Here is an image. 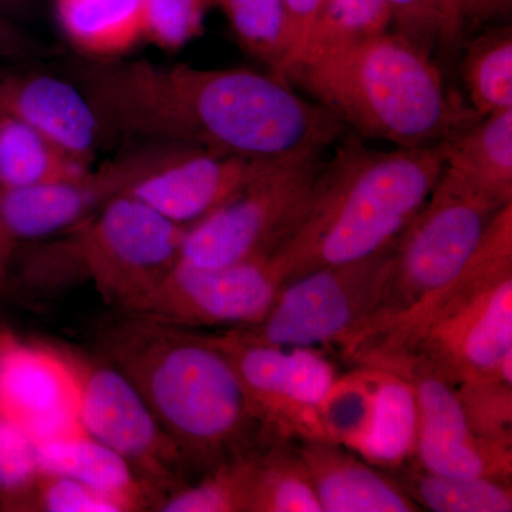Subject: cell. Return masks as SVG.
Instances as JSON below:
<instances>
[{
	"label": "cell",
	"mask_w": 512,
	"mask_h": 512,
	"mask_svg": "<svg viewBox=\"0 0 512 512\" xmlns=\"http://www.w3.org/2000/svg\"><path fill=\"white\" fill-rule=\"evenodd\" d=\"M62 74L89 101L104 138L281 160L311 150L322 128L319 107L274 73L77 56Z\"/></svg>",
	"instance_id": "cell-1"
},
{
	"label": "cell",
	"mask_w": 512,
	"mask_h": 512,
	"mask_svg": "<svg viewBox=\"0 0 512 512\" xmlns=\"http://www.w3.org/2000/svg\"><path fill=\"white\" fill-rule=\"evenodd\" d=\"M100 346L103 360L136 386L195 474L288 436L256 406L205 333L127 313L103 329Z\"/></svg>",
	"instance_id": "cell-2"
},
{
	"label": "cell",
	"mask_w": 512,
	"mask_h": 512,
	"mask_svg": "<svg viewBox=\"0 0 512 512\" xmlns=\"http://www.w3.org/2000/svg\"><path fill=\"white\" fill-rule=\"evenodd\" d=\"M340 140L335 156L320 170L298 227L269 258L282 285L392 247L443 173L441 143L380 151L356 134Z\"/></svg>",
	"instance_id": "cell-3"
},
{
	"label": "cell",
	"mask_w": 512,
	"mask_h": 512,
	"mask_svg": "<svg viewBox=\"0 0 512 512\" xmlns=\"http://www.w3.org/2000/svg\"><path fill=\"white\" fill-rule=\"evenodd\" d=\"M282 79L311 94L359 137L434 146L480 116L450 92L433 57L396 32L309 50Z\"/></svg>",
	"instance_id": "cell-4"
},
{
	"label": "cell",
	"mask_w": 512,
	"mask_h": 512,
	"mask_svg": "<svg viewBox=\"0 0 512 512\" xmlns=\"http://www.w3.org/2000/svg\"><path fill=\"white\" fill-rule=\"evenodd\" d=\"M349 359L366 369L413 360L454 387L485 376L512 380V202L454 281Z\"/></svg>",
	"instance_id": "cell-5"
},
{
	"label": "cell",
	"mask_w": 512,
	"mask_h": 512,
	"mask_svg": "<svg viewBox=\"0 0 512 512\" xmlns=\"http://www.w3.org/2000/svg\"><path fill=\"white\" fill-rule=\"evenodd\" d=\"M501 208L443 168L429 200L394 242L369 315L343 355L380 338L454 281Z\"/></svg>",
	"instance_id": "cell-6"
},
{
	"label": "cell",
	"mask_w": 512,
	"mask_h": 512,
	"mask_svg": "<svg viewBox=\"0 0 512 512\" xmlns=\"http://www.w3.org/2000/svg\"><path fill=\"white\" fill-rule=\"evenodd\" d=\"M322 153L271 161L238 194L188 228L181 264L220 268L269 259L308 210Z\"/></svg>",
	"instance_id": "cell-7"
},
{
	"label": "cell",
	"mask_w": 512,
	"mask_h": 512,
	"mask_svg": "<svg viewBox=\"0 0 512 512\" xmlns=\"http://www.w3.org/2000/svg\"><path fill=\"white\" fill-rule=\"evenodd\" d=\"M70 231L104 301L134 315L180 265L188 228L119 195Z\"/></svg>",
	"instance_id": "cell-8"
},
{
	"label": "cell",
	"mask_w": 512,
	"mask_h": 512,
	"mask_svg": "<svg viewBox=\"0 0 512 512\" xmlns=\"http://www.w3.org/2000/svg\"><path fill=\"white\" fill-rule=\"evenodd\" d=\"M393 245L362 261L326 266L285 282L261 319L227 330L265 345L342 349L369 315Z\"/></svg>",
	"instance_id": "cell-9"
},
{
	"label": "cell",
	"mask_w": 512,
	"mask_h": 512,
	"mask_svg": "<svg viewBox=\"0 0 512 512\" xmlns=\"http://www.w3.org/2000/svg\"><path fill=\"white\" fill-rule=\"evenodd\" d=\"M70 360L79 377L84 433L120 454L161 500L190 483L195 473L183 451L130 379L106 360Z\"/></svg>",
	"instance_id": "cell-10"
},
{
	"label": "cell",
	"mask_w": 512,
	"mask_h": 512,
	"mask_svg": "<svg viewBox=\"0 0 512 512\" xmlns=\"http://www.w3.org/2000/svg\"><path fill=\"white\" fill-rule=\"evenodd\" d=\"M205 335L276 426L295 436H322V410L339 384L338 370L325 352L265 345L229 330Z\"/></svg>",
	"instance_id": "cell-11"
},
{
	"label": "cell",
	"mask_w": 512,
	"mask_h": 512,
	"mask_svg": "<svg viewBox=\"0 0 512 512\" xmlns=\"http://www.w3.org/2000/svg\"><path fill=\"white\" fill-rule=\"evenodd\" d=\"M281 285L269 259L220 268L180 262L134 315L183 329L241 328L264 316Z\"/></svg>",
	"instance_id": "cell-12"
},
{
	"label": "cell",
	"mask_w": 512,
	"mask_h": 512,
	"mask_svg": "<svg viewBox=\"0 0 512 512\" xmlns=\"http://www.w3.org/2000/svg\"><path fill=\"white\" fill-rule=\"evenodd\" d=\"M370 370L400 377L416 404L413 460L431 473L512 481V447L481 439L468 426L456 387L413 360H389Z\"/></svg>",
	"instance_id": "cell-13"
},
{
	"label": "cell",
	"mask_w": 512,
	"mask_h": 512,
	"mask_svg": "<svg viewBox=\"0 0 512 512\" xmlns=\"http://www.w3.org/2000/svg\"><path fill=\"white\" fill-rule=\"evenodd\" d=\"M271 161L151 143L146 167L124 195L191 228L231 200Z\"/></svg>",
	"instance_id": "cell-14"
},
{
	"label": "cell",
	"mask_w": 512,
	"mask_h": 512,
	"mask_svg": "<svg viewBox=\"0 0 512 512\" xmlns=\"http://www.w3.org/2000/svg\"><path fill=\"white\" fill-rule=\"evenodd\" d=\"M79 377L70 357L42 346L0 338V414L35 440L84 433Z\"/></svg>",
	"instance_id": "cell-15"
},
{
	"label": "cell",
	"mask_w": 512,
	"mask_h": 512,
	"mask_svg": "<svg viewBox=\"0 0 512 512\" xmlns=\"http://www.w3.org/2000/svg\"><path fill=\"white\" fill-rule=\"evenodd\" d=\"M141 163L143 154L137 147L93 167L79 180L0 188V229L15 244L70 231L113 198L126 194Z\"/></svg>",
	"instance_id": "cell-16"
},
{
	"label": "cell",
	"mask_w": 512,
	"mask_h": 512,
	"mask_svg": "<svg viewBox=\"0 0 512 512\" xmlns=\"http://www.w3.org/2000/svg\"><path fill=\"white\" fill-rule=\"evenodd\" d=\"M0 117L28 124L87 164L104 138L79 87L35 67L0 66Z\"/></svg>",
	"instance_id": "cell-17"
},
{
	"label": "cell",
	"mask_w": 512,
	"mask_h": 512,
	"mask_svg": "<svg viewBox=\"0 0 512 512\" xmlns=\"http://www.w3.org/2000/svg\"><path fill=\"white\" fill-rule=\"evenodd\" d=\"M322 512H420L389 473L339 441L293 436Z\"/></svg>",
	"instance_id": "cell-18"
},
{
	"label": "cell",
	"mask_w": 512,
	"mask_h": 512,
	"mask_svg": "<svg viewBox=\"0 0 512 512\" xmlns=\"http://www.w3.org/2000/svg\"><path fill=\"white\" fill-rule=\"evenodd\" d=\"M39 473L79 481L106 495L124 511L157 510L161 498L120 454L87 434L57 437L36 443Z\"/></svg>",
	"instance_id": "cell-19"
},
{
	"label": "cell",
	"mask_w": 512,
	"mask_h": 512,
	"mask_svg": "<svg viewBox=\"0 0 512 512\" xmlns=\"http://www.w3.org/2000/svg\"><path fill=\"white\" fill-rule=\"evenodd\" d=\"M441 146L444 168L497 207L512 202V109L480 117Z\"/></svg>",
	"instance_id": "cell-20"
},
{
	"label": "cell",
	"mask_w": 512,
	"mask_h": 512,
	"mask_svg": "<svg viewBox=\"0 0 512 512\" xmlns=\"http://www.w3.org/2000/svg\"><path fill=\"white\" fill-rule=\"evenodd\" d=\"M55 13L79 56L120 57L144 39L143 0H55Z\"/></svg>",
	"instance_id": "cell-21"
},
{
	"label": "cell",
	"mask_w": 512,
	"mask_h": 512,
	"mask_svg": "<svg viewBox=\"0 0 512 512\" xmlns=\"http://www.w3.org/2000/svg\"><path fill=\"white\" fill-rule=\"evenodd\" d=\"M92 168L28 124L0 117V188L79 180Z\"/></svg>",
	"instance_id": "cell-22"
},
{
	"label": "cell",
	"mask_w": 512,
	"mask_h": 512,
	"mask_svg": "<svg viewBox=\"0 0 512 512\" xmlns=\"http://www.w3.org/2000/svg\"><path fill=\"white\" fill-rule=\"evenodd\" d=\"M400 484L421 511L511 512L512 481L431 473L413 458L392 468Z\"/></svg>",
	"instance_id": "cell-23"
},
{
	"label": "cell",
	"mask_w": 512,
	"mask_h": 512,
	"mask_svg": "<svg viewBox=\"0 0 512 512\" xmlns=\"http://www.w3.org/2000/svg\"><path fill=\"white\" fill-rule=\"evenodd\" d=\"M376 373L379 383L359 448L392 470L413 457L416 404L412 389L404 380L390 373Z\"/></svg>",
	"instance_id": "cell-24"
},
{
	"label": "cell",
	"mask_w": 512,
	"mask_h": 512,
	"mask_svg": "<svg viewBox=\"0 0 512 512\" xmlns=\"http://www.w3.org/2000/svg\"><path fill=\"white\" fill-rule=\"evenodd\" d=\"M293 436L262 451L249 512H322Z\"/></svg>",
	"instance_id": "cell-25"
},
{
	"label": "cell",
	"mask_w": 512,
	"mask_h": 512,
	"mask_svg": "<svg viewBox=\"0 0 512 512\" xmlns=\"http://www.w3.org/2000/svg\"><path fill=\"white\" fill-rule=\"evenodd\" d=\"M264 450L252 451L212 468L194 483L165 495L157 511L249 512L256 468Z\"/></svg>",
	"instance_id": "cell-26"
},
{
	"label": "cell",
	"mask_w": 512,
	"mask_h": 512,
	"mask_svg": "<svg viewBox=\"0 0 512 512\" xmlns=\"http://www.w3.org/2000/svg\"><path fill=\"white\" fill-rule=\"evenodd\" d=\"M461 76L477 116L512 109L511 28L490 30L473 40L464 55Z\"/></svg>",
	"instance_id": "cell-27"
},
{
	"label": "cell",
	"mask_w": 512,
	"mask_h": 512,
	"mask_svg": "<svg viewBox=\"0 0 512 512\" xmlns=\"http://www.w3.org/2000/svg\"><path fill=\"white\" fill-rule=\"evenodd\" d=\"M393 32L433 57L456 52L476 0H384Z\"/></svg>",
	"instance_id": "cell-28"
},
{
	"label": "cell",
	"mask_w": 512,
	"mask_h": 512,
	"mask_svg": "<svg viewBox=\"0 0 512 512\" xmlns=\"http://www.w3.org/2000/svg\"><path fill=\"white\" fill-rule=\"evenodd\" d=\"M224 12L239 45L281 77L291 55L284 0H212Z\"/></svg>",
	"instance_id": "cell-29"
},
{
	"label": "cell",
	"mask_w": 512,
	"mask_h": 512,
	"mask_svg": "<svg viewBox=\"0 0 512 512\" xmlns=\"http://www.w3.org/2000/svg\"><path fill=\"white\" fill-rule=\"evenodd\" d=\"M470 429L481 439L512 447V380L477 377L456 386Z\"/></svg>",
	"instance_id": "cell-30"
},
{
	"label": "cell",
	"mask_w": 512,
	"mask_h": 512,
	"mask_svg": "<svg viewBox=\"0 0 512 512\" xmlns=\"http://www.w3.org/2000/svg\"><path fill=\"white\" fill-rule=\"evenodd\" d=\"M389 26L390 13L384 0H323L311 42L303 55L309 50L386 32Z\"/></svg>",
	"instance_id": "cell-31"
},
{
	"label": "cell",
	"mask_w": 512,
	"mask_h": 512,
	"mask_svg": "<svg viewBox=\"0 0 512 512\" xmlns=\"http://www.w3.org/2000/svg\"><path fill=\"white\" fill-rule=\"evenodd\" d=\"M37 477L35 440L0 414V500L15 507H32Z\"/></svg>",
	"instance_id": "cell-32"
},
{
	"label": "cell",
	"mask_w": 512,
	"mask_h": 512,
	"mask_svg": "<svg viewBox=\"0 0 512 512\" xmlns=\"http://www.w3.org/2000/svg\"><path fill=\"white\" fill-rule=\"evenodd\" d=\"M144 39L175 52L201 35L212 0H143Z\"/></svg>",
	"instance_id": "cell-33"
},
{
	"label": "cell",
	"mask_w": 512,
	"mask_h": 512,
	"mask_svg": "<svg viewBox=\"0 0 512 512\" xmlns=\"http://www.w3.org/2000/svg\"><path fill=\"white\" fill-rule=\"evenodd\" d=\"M32 507L47 512H123L120 505L79 481L39 473Z\"/></svg>",
	"instance_id": "cell-34"
},
{
	"label": "cell",
	"mask_w": 512,
	"mask_h": 512,
	"mask_svg": "<svg viewBox=\"0 0 512 512\" xmlns=\"http://www.w3.org/2000/svg\"><path fill=\"white\" fill-rule=\"evenodd\" d=\"M284 2L286 13H288L289 37H291V55L286 62L285 70L289 64L303 55L311 42L323 0H284Z\"/></svg>",
	"instance_id": "cell-35"
},
{
	"label": "cell",
	"mask_w": 512,
	"mask_h": 512,
	"mask_svg": "<svg viewBox=\"0 0 512 512\" xmlns=\"http://www.w3.org/2000/svg\"><path fill=\"white\" fill-rule=\"evenodd\" d=\"M45 46L26 35L13 20L0 13V60L23 63L46 55Z\"/></svg>",
	"instance_id": "cell-36"
},
{
	"label": "cell",
	"mask_w": 512,
	"mask_h": 512,
	"mask_svg": "<svg viewBox=\"0 0 512 512\" xmlns=\"http://www.w3.org/2000/svg\"><path fill=\"white\" fill-rule=\"evenodd\" d=\"M37 0H0V13L13 20L25 19L35 9Z\"/></svg>",
	"instance_id": "cell-37"
},
{
	"label": "cell",
	"mask_w": 512,
	"mask_h": 512,
	"mask_svg": "<svg viewBox=\"0 0 512 512\" xmlns=\"http://www.w3.org/2000/svg\"><path fill=\"white\" fill-rule=\"evenodd\" d=\"M15 245V242L10 241L5 232L0 229V281L5 278L6 272H8L10 259H12L13 252H15Z\"/></svg>",
	"instance_id": "cell-38"
},
{
	"label": "cell",
	"mask_w": 512,
	"mask_h": 512,
	"mask_svg": "<svg viewBox=\"0 0 512 512\" xmlns=\"http://www.w3.org/2000/svg\"><path fill=\"white\" fill-rule=\"evenodd\" d=\"M494 0H476L477 3V9L483 8L484 5H487V3H493Z\"/></svg>",
	"instance_id": "cell-39"
}]
</instances>
